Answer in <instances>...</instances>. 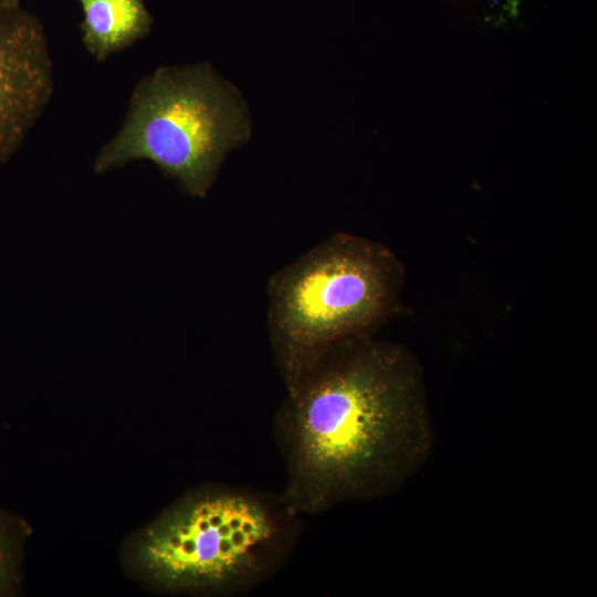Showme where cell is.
<instances>
[{"mask_svg":"<svg viewBox=\"0 0 597 597\" xmlns=\"http://www.w3.org/2000/svg\"><path fill=\"white\" fill-rule=\"evenodd\" d=\"M22 0H0V6L4 7H15L21 6Z\"/></svg>","mask_w":597,"mask_h":597,"instance_id":"ba28073f","label":"cell"},{"mask_svg":"<svg viewBox=\"0 0 597 597\" xmlns=\"http://www.w3.org/2000/svg\"><path fill=\"white\" fill-rule=\"evenodd\" d=\"M249 135L244 101L210 65L160 66L135 85L121 128L93 169L105 174L145 159L203 198L226 156Z\"/></svg>","mask_w":597,"mask_h":597,"instance_id":"277c9868","label":"cell"},{"mask_svg":"<svg viewBox=\"0 0 597 597\" xmlns=\"http://www.w3.org/2000/svg\"><path fill=\"white\" fill-rule=\"evenodd\" d=\"M82 42L97 61L122 52L149 34L154 19L144 0H77Z\"/></svg>","mask_w":597,"mask_h":597,"instance_id":"8992f818","label":"cell"},{"mask_svg":"<svg viewBox=\"0 0 597 597\" xmlns=\"http://www.w3.org/2000/svg\"><path fill=\"white\" fill-rule=\"evenodd\" d=\"M273 417L298 515L399 489L430 446L422 374L410 352L374 335L343 339L292 383Z\"/></svg>","mask_w":597,"mask_h":597,"instance_id":"6da1fadb","label":"cell"},{"mask_svg":"<svg viewBox=\"0 0 597 597\" xmlns=\"http://www.w3.org/2000/svg\"><path fill=\"white\" fill-rule=\"evenodd\" d=\"M17 557V535L13 525L0 512V595L7 593L14 583Z\"/></svg>","mask_w":597,"mask_h":597,"instance_id":"52a82bcc","label":"cell"},{"mask_svg":"<svg viewBox=\"0 0 597 597\" xmlns=\"http://www.w3.org/2000/svg\"><path fill=\"white\" fill-rule=\"evenodd\" d=\"M405 270L375 240L331 234L268 283V335L284 385L332 345L374 335L400 307Z\"/></svg>","mask_w":597,"mask_h":597,"instance_id":"3957f363","label":"cell"},{"mask_svg":"<svg viewBox=\"0 0 597 597\" xmlns=\"http://www.w3.org/2000/svg\"><path fill=\"white\" fill-rule=\"evenodd\" d=\"M302 532L301 515L281 493L207 484L184 494L146 526L133 559L161 591L235 597L273 578Z\"/></svg>","mask_w":597,"mask_h":597,"instance_id":"7a4b0ae2","label":"cell"},{"mask_svg":"<svg viewBox=\"0 0 597 597\" xmlns=\"http://www.w3.org/2000/svg\"><path fill=\"white\" fill-rule=\"evenodd\" d=\"M54 90L49 40L22 6H0V167L20 149Z\"/></svg>","mask_w":597,"mask_h":597,"instance_id":"5b68a950","label":"cell"}]
</instances>
